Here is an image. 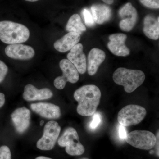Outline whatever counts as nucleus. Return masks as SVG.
<instances>
[{
    "label": "nucleus",
    "instance_id": "20",
    "mask_svg": "<svg viewBox=\"0 0 159 159\" xmlns=\"http://www.w3.org/2000/svg\"><path fill=\"white\" fill-rule=\"evenodd\" d=\"M66 29L69 32H74L79 34L86 31L85 25L83 23L80 16L78 14L73 15L68 20Z\"/></svg>",
    "mask_w": 159,
    "mask_h": 159
},
{
    "label": "nucleus",
    "instance_id": "10",
    "mask_svg": "<svg viewBox=\"0 0 159 159\" xmlns=\"http://www.w3.org/2000/svg\"><path fill=\"white\" fill-rule=\"evenodd\" d=\"M126 39L127 35L123 33L111 34L109 36L110 41L107 43L109 50L116 56H128L130 54V51L125 44Z\"/></svg>",
    "mask_w": 159,
    "mask_h": 159
},
{
    "label": "nucleus",
    "instance_id": "5",
    "mask_svg": "<svg viewBox=\"0 0 159 159\" xmlns=\"http://www.w3.org/2000/svg\"><path fill=\"white\" fill-rule=\"evenodd\" d=\"M58 144L61 147H66L67 153L71 156H80L85 151L84 146L80 142L77 131L73 127L66 129L58 140Z\"/></svg>",
    "mask_w": 159,
    "mask_h": 159
},
{
    "label": "nucleus",
    "instance_id": "25",
    "mask_svg": "<svg viewBox=\"0 0 159 159\" xmlns=\"http://www.w3.org/2000/svg\"><path fill=\"white\" fill-rule=\"evenodd\" d=\"M8 71L7 66L5 63L0 60V83L2 82L5 79Z\"/></svg>",
    "mask_w": 159,
    "mask_h": 159
},
{
    "label": "nucleus",
    "instance_id": "11",
    "mask_svg": "<svg viewBox=\"0 0 159 159\" xmlns=\"http://www.w3.org/2000/svg\"><path fill=\"white\" fill-rule=\"evenodd\" d=\"M7 56L14 59L26 60L34 57L35 51L30 46L21 43L10 44L5 50Z\"/></svg>",
    "mask_w": 159,
    "mask_h": 159
},
{
    "label": "nucleus",
    "instance_id": "6",
    "mask_svg": "<svg viewBox=\"0 0 159 159\" xmlns=\"http://www.w3.org/2000/svg\"><path fill=\"white\" fill-rule=\"evenodd\" d=\"M125 141L135 148L149 150L155 146L156 137L147 130H134L127 134Z\"/></svg>",
    "mask_w": 159,
    "mask_h": 159
},
{
    "label": "nucleus",
    "instance_id": "15",
    "mask_svg": "<svg viewBox=\"0 0 159 159\" xmlns=\"http://www.w3.org/2000/svg\"><path fill=\"white\" fill-rule=\"evenodd\" d=\"M80 40V34L76 32H69L54 43V48L60 52L64 53L70 51L79 43Z\"/></svg>",
    "mask_w": 159,
    "mask_h": 159
},
{
    "label": "nucleus",
    "instance_id": "17",
    "mask_svg": "<svg viewBox=\"0 0 159 159\" xmlns=\"http://www.w3.org/2000/svg\"><path fill=\"white\" fill-rule=\"evenodd\" d=\"M104 51L97 48L90 51L88 57L87 70L89 75L93 76L97 73L99 66L105 60Z\"/></svg>",
    "mask_w": 159,
    "mask_h": 159
},
{
    "label": "nucleus",
    "instance_id": "26",
    "mask_svg": "<svg viewBox=\"0 0 159 159\" xmlns=\"http://www.w3.org/2000/svg\"><path fill=\"white\" fill-rule=\"evenodd\" d=\"M118 134L119 139L122 140H125L127 134L125 126L119 124Z\"/></svg>",
    "mask_w": 159,
    "mask_h": 159
},
{
    "label": "nucleus",
    "instance_id": "28",
    "mask_svg": "<svg viewBox=\"0 0 159 159\" xmlns=\"http://www.w3.org/2000/svg\"><path fill=\"white\" fill-rule=\"evenodd\" d=\"M156 137V143L155 145H157V155L158 156H159V130L158 131L157 133V136Z\"/></svg>",
    "mask_w": 159,
    "mask_h": 159
},
{
    "label": "nucleus",
    "instance_id": "3",
    "mask_svg": "<svg viewBox=\"0 0 159 159\" xmlns=\"http://www.w3.org/2000/svg\"><path fill=\"white\" fill-rule=\"evenodd\" d=\"M145 79V74L142 71L123 67L117 69L113 75L114 82L123 86L125 92L129 93L142 85Z\"/></svg>",
    "mask_w": 159,
    "mask_h": 159
},
{
    "label": "nucleus",
    "instance_id": "8",
    "mask_svg": "<svg viewBox=\"0 0 159 159\" xmlns=\"http://www.w3.org/2000/svg\"><path fill=\"white\" fill-rule=\"evenodd\" d=\"M59 66L62 71V75L55 78L54 82V86L57 89H63L67 82L75 84L79 80V72L68 60H61L60 61Z\"/></svg>",
    "mask_w": 159,
    "mask_h": 159
},
{
    "label": "nucleus",
    "instance_id": "21",
    "mask_svg": "<svg viewBox=\"0 0 159 159\" xmlns=\"http://www.w3.org/2000/svg\"><path fill=\"white\" fill-rule=\"evenodd\" d=\"M83 15L84 18V22L87 26L89 27H92L95 25V22L93 15L88 9H84L83 11Z\"/></svg>",
    "mask_w": 159,
    "mask_h": 159
},
{
    "label": "nucleus",
    "instance_id": "30",
    "mask_svg": "<svg viewBox=\"0 0 159 159\" xmlns=\"http://www.w3.org/2000/svg\"><path fill=\"white\" fill-rule=\"evenodd\" d=\"M35 159H52L48 157L40 156L38 157Z\"/></svg>",
    "mask_w": 159,
    "mask_h": 159
},
{
    "label": "nucleus",
    "instance_id": "27",
    "mask_svg": "<svg viewBox=\"0 0 159 159\" xmlns=\"http://www.w3.org/2000/svg\"><path fill=\"white\" fill-rule=\"evenodd\" d=\"M5 102V95L2 93H0V107L4 105Z\"/></svg>",
    "mask_w": 159,
    "mask_h": 159
},
{
    "label": "nucleus",
    "instance_id": "32",
    "mask_svg": "<svg viewBox=\"0 0 159 159\" xmlns=\"http://www.w3.org/2000/svg\"><path fill=\"white\" fill-rule=\"evenodd\" d=\"M44 123V121H41L40 122V125H42Z\"/></svg>",
    "mask_w": 159,
    "mask_h": 159
},
{
    "label": "nucleus",
    "instance_id": "33",
    "mask_svg": "<svg viewBox=\"0 0 159 159\" xmlns=\"http://www.w3.org/2000/svg\"><path fill=\"white\" fill-rule=\"evenodd\" d=\"M88 159V158H83V159Z\"/></svg>",
    "mask_w": 159,
    "mask_h": 159
},
{
    "label": "nucleus",
    "instance_id": "22",
    "mask_svg": "<svg viewBox=\"0 0 159 159\" xmlns=\"http://www.w3.org/2000/svg\"><path fill=\"white\" fill-rule=\"evenodd\" d=\"M93 116V119L90 123L89 127L92 130H94L98 127L99 124L101 123L102 117H101V114H100V113L98 112H97V111Z\"/></svg>",
    "mask_w": 159,
    "mask_h": 159
},
{
    "label": "nucleus",
    "instance_id": "12",
    "mask_svg": "<svg viewBox=\"0 0 159 159\" xmlns=\"http://www.w3.org/2000/svg\"><path fill=\"white\" fill-rule=\"evenodd\" d=\"M11 120L16 130L23 133L28 128L30 123V111L25 107L16 109L11 115Z\"/></svg>",
    "mask_w": 159,
    "mask_h": 159
},
{
    "label": "nucleus",
    "instance_id": "13",
    "mask_svg": "<svg viewBox=\"0 0 159 159\" xmlns=\"http://www.w3.org/2000/svg\"><path fill=\"white\" fill-rule=\"evenodd\" d=\"M68 60L75 67L79 74H84L86 71V57L83 52V46L81 43L77 44L67 54Z\"/></svg>",
    "mask_w": 159,
    "mask_h": 159
},
{
    "label": "nucleus",
    "instance_id": "14",
    "mask_svg": "<svg viewBox=\"0 0 159 159\" xmlns=\"http://www.w3.org/2000/svg\"><path fill=\"white\" fill-rule=\"evenodd\" d=\"M31 108L34 112L46 119H57L61 115L59 107L53 103L45 102L32 103L31 105Z\"/></svg>",
    "mask_w": 159,
    "mask_h": 159
},
{
    "label": "nucleus",
    "instance_id": "31",
    "mask_svg": "<svg viewBox=\"0 0 159 159\" xmlns=\"http://www.w3.org/2000/svg\"><path fill=\"white\" fill-rule=\"evenodd\" d=\"M25 1L29 2H37V1H39V0H25Z\"/></svg>",
    "mask_w": 159,
    "mask_h": 159
},
{
    "label": "nucleus",
    "instance_id": "2",
    "mask_svg": "<svg viewBox=\"0 0 159 159\" xmlns=\"http://www.w3.org/2000/svg\"><path fill=\"white\" fill-rule=\"evenodd\" d=\"M30 36V31L22 24L10 21H0V40L8 44L25 42Z\"/></svg>",
    "mask_w": 159,
    "mask_h": 159
},
{
    "label": "nucleus",
    "instance_id": "24",
    "mask_svg": "<svg viewBox=\"0 0 159 159\" xmlns=\"http://www.w3.org/2000/svg\"><path fill=\"white\" fill-rule=\"evenodd\" d=\"M0 159H11V151L6 145L0 147Z\"/></svg>",
    "mask_w": 159,
    "mask_h": 159
},
{
    "label": "nucleus",
    "instance_id": "23",
    "mask_svg": "<svg viewBox=\"0 0 159 159\" xmlns=\"http://www.w3.org/2000/svg\"><path fill=\"white\" fill-rule=\"evenodd\" d=\"M143 6L152 9H158L159 0H139Z\"/></svg>",
    "mask_w": 159,
    "mask_h": 159
},
{
    "label": "nucleus",
    "instance_id": "7",
    "mask_svg": "<svg viewBox=\"0 0 159 159\" xmlns=\"http://www.w3.org/2000/svg\"><path fill=\"white\" fill-rule=\"evenodd\" d=\"M61 128L56 121H51L45 125L42 137L37 142L36 146L42 150H50L54 148L60 133Z\"/></svg>",
    "mask_w": 159,
    "mask_h": 159
},
{
    "label": "nucleus",
    "instance_id": "1",
    "mask_svg": "<svg viewBox=\"0 0 159 159\" xmlns=\"http://www.w3.org/2000/svg\"><path fill=\"white\" fill-rule=\"evenodd\" d=\"M101 97V91L94 84L84 85L77 89L74 93V97L78 102V114L83 116H93L97 111Z\"/></svg>",
    "mask_w": 159,
    "mask_h": 159
},
{
    "label": "nucleus",
    "instance_id": "4",
    "mask_svg": "<svg viewBox=\"0 0 159 159\" xmlns=\"http://www.w3.org/2000/svg\"><path fill=\"white\" fill-rule=\"evenodd\" d=\"M147 111L141 106L130 104L123 107L118 115V121L120 125L129 126L136 125L143 121Z\"/></svg>",
    "mask_w": 159,
    "mask_h": 159
},
{
    "label": "nucleus",
    "instance_id": "18",
    "mask_svg": "<svg viewBox=\"0 0 159 159\" xmlns=\"http://www.w3.org/2000/svg\"><path fill=\"white\" fill-rule=\"evenodd\" d=\"M91 10L94 21L98 25L108 21L111 17V9L107 5L95 4L91 6Z\"/></svg>",
    "mask_w": 159,
    "mask_h": 159
},
{
    "label": "nucleus",
    "instance_id": "16",
    "mask_svg": "<svg viewBox=\"0 0 159 159\" xmlns=\"http://www.w3.org/2000/svg\"><path fill=\"white\" fill-rule=\"evenodd\" d=\"M53 95V93L50 89H38L34 86L29 84L25 86L23 97L25 100L30 101L50 99Z\"/></svg>",
    "mask_w": 159,
    "mask_h": 159
},
{
    "label": "nucleus",
    "instance_id": "9",
    "mask_svg": "<svg viewBox=\"0 0 159 159\" xmlns=\"http://www.w3.org/2000/svg\"><path fill=\"white\" fill-rule=\"evenodd\" d=\"M119 15L121 18L119 24L121 30L126 32L131 31L135 25L138 19L136 9L131 3H126L119 9Z\"/></svg>",
    "mask_w": 159,
    "mask_h": 159
},
{
    "label": "nucleus",
    "instance_id": "29",
    "mask_svg": "<svg viewBox=\"0 0 159 159\" xmlns=\"http://www.w3.org/2000/svg\"><path fill=\"white\" fill-rule=\"evenodd\" d=\"M103 2L107 4V5H111L114 2V0H102Z\"/></svg>",
    "mask_w": 159,
    "mask_h": 159
},
{
    "label": "nucleus",
    "instance_id": "19",
    "mask_svg": "<svg viewBox=\"0 0 159 159\" xmlns=\"http://www.w3.org/2000/svg\"><path fill=\"white\" fill-rule=\"evenodd\" d=\"M143 32L150 39L156 40L159 38V18L152 15L145 16L144 20Z\"/></svg>",
    "mask_w": 159,
    "mask_h": 159
}]
</instances>
